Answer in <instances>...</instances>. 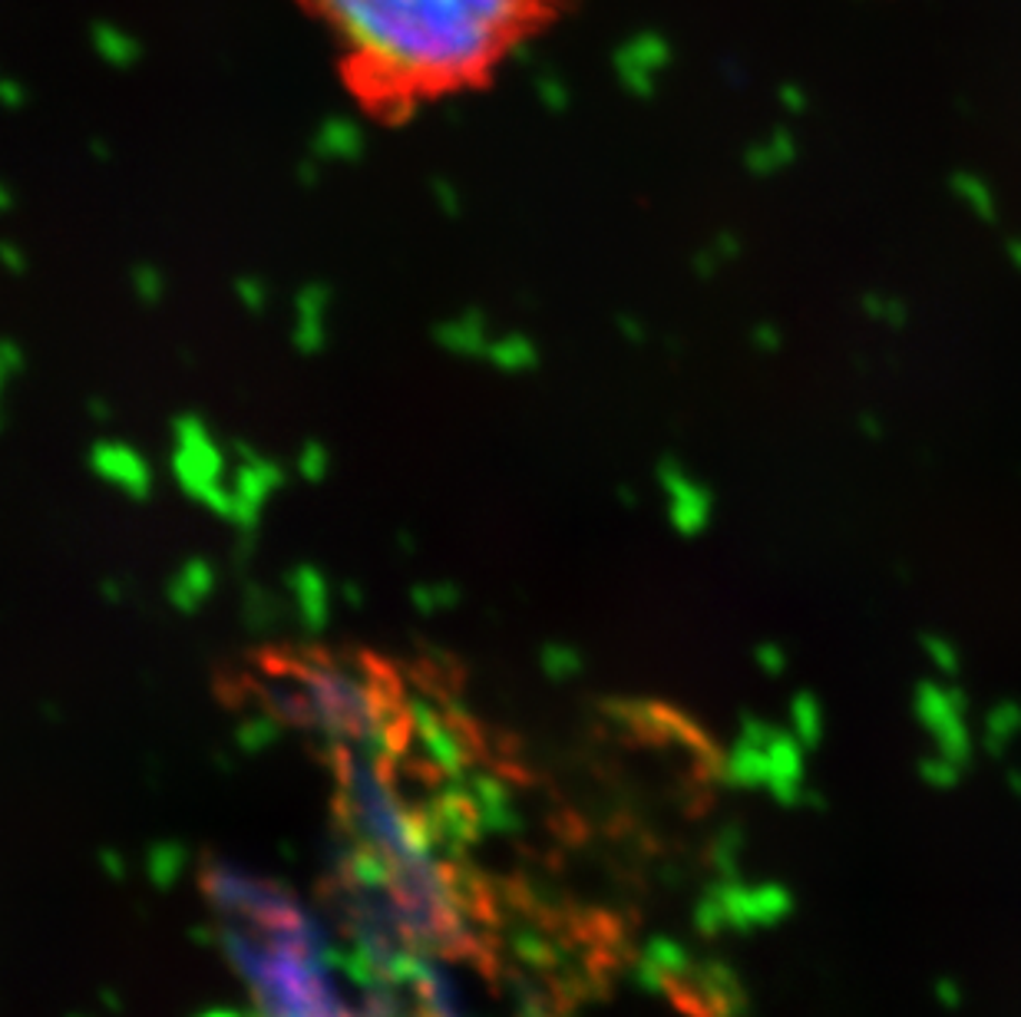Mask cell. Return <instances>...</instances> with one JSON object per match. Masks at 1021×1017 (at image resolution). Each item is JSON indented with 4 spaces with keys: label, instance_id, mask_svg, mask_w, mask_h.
Here are the masks:
<instances>
[{
    "label": "cell",
    "instance_id": "obj_11",
    "mask_svg": "<svg viewBox=\"0 0 1021 1017\" xmlns=\"http://www.w3.org/2000/svg\"><path fill=\"white\" fill-rule=\"evenodd\" d=\"M1021 731V714L1015 707H1002L999 714H992L989 717V731H985V740H989V746L999 753V750H1005V743L1015 737Z\"/></svg>",
    "mask_w": 1021,
    "mask_h": 1017
},
{
    "label": "cell",
    "instance_id": "obj_9",
    "mask_svg": "<svg viewBox=\"0 0 1021 1017\" xmlns=\"http://www.w3.org/2000/svg\"><path fill=\"white\" fill-rule=\"evenodd\" d=\"M962 770H965V766H959L955 760H949V756H942V753H932V756H926V760L920 763V776L926 780L932 790H952V786L962 780Z\"/></svg>",
    "mask_w": 1021,
    "mask_h": 1017
},
{
    "label": "cell",
    "instance_id": "obj_10",
    "mask_svg": "<svg viewBox=\"0 0 1021 1017\" xmlns=\"http://www.w3.org/2000/svg\"><path fill=\"white\" fill-rule=\"evenodd\" d=\"M790 714H794V737L800 740L804 746H817V740H820V711H817V704L800 697Z\"/></svg>",
    "mask_w": 1021,
    "mask_h": 1017
},
{
    "label": "cell",
    "instance_id": "obj_7",
    "mask_svg": "<svg viewBox=\"0 0 1021 1017\" xmlns=\"http://www.w3.org/2000/svg\"><path fill=\"white\" fill-rule=\"evenodd\" d=\"M767 737L770 727L757 721H743L741 737L728 750L721 763V776L735 790H767Z\"/></svg>",
    "mask_w": 1021,
    "mask_h": 1017
},
{
    "label": "cell",
    "instance_id": "obj_2",
    "mask_svg": "<svg viewBox=\"0 0 1021 1017\" xmlns=\"http://www.w3.org/2000/svg\"><path fill=\"white\" fill-rule=\"evenodd\" d=\"M794 892L784 882H743L735 879H714L711 889L694 902L691 925L701 938H718L725 931H767L777 928L794 916Z\"/></svg>",
    "mask_w": 1021,
    "mask_h": 1017
},
{
    "label": "cell",
    "instance_id": "obj_5",
    "mask_svg": "<svg viewBox=\"0 0 1021 1017\" xmlns=\"http://www.w3.org/2000/svg\"><path fill=\"white\" fill-rule=\"evenodd\" d=\"M691 965H694V955L688 951V945H681L671 935H658L639 951L632 978L645 995H674L684 975L691 971Z\"/></svg>",
    "mask_w": 1021,
    "mask_h": 1017
},
{
    "label": "cell",
    "instance_id": "obj_1",
    "mask_svg": "<svg viewBox=\"0 0 1021 1017\" xmlns=\"http://www.w3.org/2000/svg\"><path fill=\"white\" fill-rule=\"evenodd\" d=\"M338 77L380 119L479 90L550 30L568 0H294Z\"/></svg>",
    "mask_w": 1021,
    "mask_h": 1017
},
{
    "label": "cell",
    "instance_id": "obj_4",
    "mask_svg": "<svg viewBox=\"0 0 1021 1017\" xmlns=\"http://www.w3.org/2000/svg\"><path fill=\"white\" fill-rule=\"evenodd\" d=\"M767 793L780 806H817V796L807 793L804 743L774 727L767 737Z\"/></svg>",
    "mask_w": 1021,
    "mask_h": 1017
},
{
    "label": "cell",
    "instance_id": "obj_3",
    "mask_svg": "<svg viewBox=\"0 0 1021 1017\" xmlns=\"http://www.w3.org/2000/svg\"><path fill=\"white\" fill-rule=\"evenodd\" d=\"M674 995H684V1001L701 1017L750 1015V998H747L741 975L725 958H694L691 971L684 975Z\"/></svg>",
    "mask_w": 1021,
    "mask_h": 1017
},
{
    "label": "cell",
    "instance_id": "obj_12",
    "mask_svg": "<svg viewBox=\"0 0 1021 1017\" xmlns=\"http://www.w3.org/2000/svg\"><path fill=\"white\" fill-rule=\"evenodd\" d=\"M932 995H935L939 1008H945V1011H959L965 1005V991H962V985L955 978H939Z\"/></svg>",
    "mask_w": 1021,
    "mask_h": 1017
},
{
    "label": "cell",
    "instance_id": "obj_6",
    "mask_svg": "<svg viewBox=\"0 0 1021 1017\" xmlns=\"http://www.w3.org/2000/svg\"><path fill=\"white\" fill-rule=\"evenodd\" d=\"M920 717H923V724L935 737V746H939L935 753L955 760L959 766H969V760H972V737H969L965 721H962V704L926 687V694L920 697Z\"/></svg>",
    "mask_w": 1021,
    "mask_h": 1017
},
{
    "label": "cell",
    "instance_id": "obj_8",
    "mask_svg": "<svg viewBox=\"0 0 1021 1017\" xmlns=\"http://www.w3.org/2000/svg\"><path fill=\"white\" fill-rule=\"evenodd\" d=\"M743 830L738 823H728L721 827L718 835L711 839V869L718 879H735L741 876V859H743Z\"/></svg>",
    "mask_w": 1021,
    "mask_h": 1017
},
{
    "label": "cell",
    "instance_id": "obj_13",
    "mask_svg": "<svg viewBox=\"0 0 1021 1017\" xmlns=\"http://www.w3.org/2000/svg\"><path fill=\"white\" fill-rule=\"evenodd\" d=\"M1009 786H1012V793L1021 800V773H1009Z\"/></svg>",
    "mask_w": 1021,
    "mask_h": 1017
}]
</instances>
